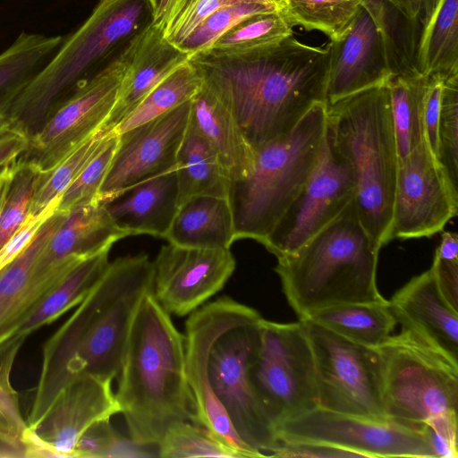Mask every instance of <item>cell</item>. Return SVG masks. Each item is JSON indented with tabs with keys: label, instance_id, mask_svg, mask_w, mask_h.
I'll return each mask as SVG.
<instances>
[{
	"label": "cell",
	"instance_id": "cell-1",
	"mask_svg": "<svg viewBox=\"0 0 458 458\" xmlns=\"http://www.w3.org/2000/svg\"><path fill=\"white\" fill-rule=\"evenodd\" d=\"M261 318L239 323L237 306L219 298L191 313L183 335L196 424L245 458L271 457L279 442L250 375Z\"/></svg>",
	"mask_w": 458,
	"mask_h": 458
},
{
	"label": "cell",
	"instance_id": "cell-2",
	"mask_svg": "<svg viewBox=\"0 0 458 458\" xmlns=\"http://www.w3.org/2000/svg\"><path fill=\"white\" fill-rule=\"evenodd\" d=\"M329 57V42L313 47L290 35L243 55L198 53L189 60L255 149L288 134L315 105L326 103Z\"/></svg>",
	"mask_w": 458,
	"mask_h": 458
},
{
	"label": "cell",
	"instance_id": "cell-3",
	"mask_svg": "<svg viewBox=\"0 0 458 458\" xmlns=\"http://www.w3.org/2000/svg\"><path fill=\"white\" fill-rule=\"evenodd\" d=\"M147 254L109 262L73 313L43 347L42 369L28 427L35 428L58 393L83 375L113 381L119 375L131 327L144 296L153 292Z\"/></svg>",
	"mask_w": 458,
	"mask_h": 458
},
{
	"label": "cell",
	"instance_id": "cell-4",
	"mask_svg": "<svg viewBox=\"0 0 458 458\" xmlns=\"http://www.w3.org/2000/svg\"><path fill=\"white\" fill-rule=\"evenodd\" d=\"M114 394L129 437L157 448L166 430L181 421L196 423L187 381L184 336L153 292L134 316Z\"/></svg>",
	"mask_w": 458,
	"mask_h": 458
},
{
	"label": "cell",
	"instance_id": "cell-5",
	"mask_svg": "<svg viewBox=\"0 0 458 458\" xmlns=\"http://www.w3.org/2000/svg\"><path fill=\"white\" fill-rule=\"evenodd\" d=\"M327 140L352 171L359 220L380 250L391 241L399 164L386 83L327 105Z\"/></svg>",
	"mask_w": 458,
	"mask_h": 458
},
{
	"label": "cell",
	"instance_id": "cell-6",
	"mask_svg": "<svg viewBox=\"0 0 458 458\" xmlns=\"http://www.w3.org/2000/svg\"><path fill=\"white\" fill-rule=\"evenodd\" d=\"M379 250L361 225L354 202L275 271L299 320L344 303H386L377 283Z\"/></svg>",
	"mask_w": 458,
	"mask_h": 458
},
{
	"label": "cell",
	"instance_id": "cell-7",
	"mask_svg": "<svg viewBox=\"0 0 458 458\" xmlns=\"http://www.w3.org/2000/svg\"><path fill=\"white\" fill-rule=\"evenodd\" d=\"M327 140V104L315 105L286 135L254 150L253 165L231 182L235 241L265 242L315 165Z\"/></svg>",
	"mask_w": 458,
	"mask_h": 458
},
{
	"label": "cell",
	"instance_id": "cell-8",
	"mask_svg": "<svg viewBox=\"0 0 458 458\" xmlns=\"http://www.w3.org/2000/svg\"><path fill=\"white\" fill-rule=\"evenodd\" d=\"M143 13L142 0H99L7 107L10 128L27 140L36 134L89 69L137 32Z\"/></svg>",
	"mask_w": 458,
	"mask_h": 458
},
{
	"label": "cell",
	"instance_id": "cell-9",
	"mask_svg": "<svg viewBox=\"0 0 458 458\" xmlns=\"http://www.w3.org/2000/svg\"><path fill=\"white\" fill-rule=\"evenodd\" d=\"M382 362V403L388 420L429 424L457 417L458 364L409 332L378 348Z\"/></svg>",
	"mask_w": 458,
	"mask_h": 458
},
{
	"label": "cell",
	"instance_id": "cell-10",
	"mask_svg": "<svg viewBox=\"0 0 458 458\" xmlns=\"http://www.w3.org/2000/svg\"><path fill=\"white\" fill-rule=\"evenodd\" d=\"M250 375L275 428L318 407L313 354L300 320L284 324L260 319Z\"/></svg>",
	"mask_w": 458,
	"mask_h": 458
},
{
	"label": "cell",
	"instance_id": "cell-11",
	"mask_svg": "<svg viewBox=\"0 0 458 458\" xmlns=\"http://www.w3.org/2000/svg\"><path fill=\"white\" fill-rule=\"evenodd\" d=\"M315 365L318 407L370 420H388L382 403V362L377 348L300 320Z\"/></svg>",
	"mask_w": 458,
	"mask_h": 458
},
{
	"label": "cell",
	"instance_id": "cell-12",
	"mask_svg": "<svg viewBox=\"0 0 458 458\" xmlns=\"http://www.w3.org/2000/svg\"><path fill=\"white\" fill-rule=\"evenodd\" d=\"M140 38L141 30L133 35L114 59L81 81L28 140L18 159L31 164L41 173L47 172L97 132L114 107Z\"/></svg>",
	"mask_w": 458,
	"mask_h": 458
},
{
	"label": "cell",
	"instance_id": "cell-13",
	"mask_svg": "<svg viewBox=\"0 0 458 458\" xmlns=\"http://www.w3.org/2000/svg\"><path fill=\"white\" fill-rule=\"evenodd\" d=\"M278 440L307 441L361 457L437 458L426 424L377 420L318 407L276 428Z\"/></svg>",
	"mask_w": 458,
	"mask_h": 458
},
{
	"label": "cell",
	"instance_id": "cell-14",
	"mask_svg": "<svg viewBox=\"0 0 458 458\" xmlns=\"http://www.w3.org/2000/svg\"><path fill=\"white\" fill-rule=\"evenodd\" d=\"M354 195L350 167L326 140L310 175L262 245L276 259L294 252L336 219Z\"/></svg>",
	"mask_w": 458,
	"mask_h": 458
},
{
	"label": "cell",
	"instance_id": "cell-15",
	"mask_svg": "<svg viewBox=\"0 0 458 458\" xmlns=\"http://www.w3.org/2000/svg\"><path fill=\"white\" fill-rule=\"evenodd\" d=\"M458 189L425 140L399 160L390 239L430 237L457 215Z\"/></svg>",
	"mask_w": 458,
	"mask_h": 458
},
{
	"label": "cell",
	"instance_id": "cell-16",
	"mask_svg": "<svg viewBox=\"0 0 458 458\" xmlns=\"http://www.w3.org/2000/svg\"><path fill=\"white\" fill-rule=\"evenodd\" d=\"M191 100L122 134L98 199L106 204L135 185L176 169Z\"/></svg>",
	"mask_w": 458,
	"mask_h": 458
},
{
	"label": "cell",
	"instance_id": "cell-17",
	"mask_svg": "<svg viewBox=\"0 0 458 458\" xmlns=\"http://www.w3.org/2000/svg\"><path fill=\"white\" fill-rule=\"evenodd\" d=\"M120 409L112 381L83 375L65 386L34 429L23 435L25 457H75L78 441L96 422Z\"/></svg>",
	"mask_w": 458,
	"mask_h": 458
},
{
	"label": "cell",
	"instance_id": "cell-18",
	"mask_svg": "<svg viewBox=\"0 0 458 458\" xmlns=\"http://www.w3.org/2000/svg\"><path fill=\"white\" fill-rule=\"evenodd\" d=\"M154 265L153 294L169 314L192 313L220 292L235 269L230 249L164 245Z\"/></svg>",
	"mask_w": 458,
	"mask_h": 458
},
{
	"label": "cell",
	"instance_id": "cell-19",
	"mask_svg": "<svg viewBox=\"0 0 458 458\" xmlns=\"http://www.w3.org/2000/svg\"><path fill=\"white\" fill-rule=\"evenodd\" d=\"M329 43L327 105L383 85L392 75L383 34L362 5L344 33Z\"/></svg>",
	"mask_w": 458,
	"mask_h": 458
},
{
	"label": "cell",
	"instance_id": "cell-20",
	"mask_svg": "<svg viewBox=\"0 0 458 458\" xmlns=\"http://www.w3.org/2000/svg\"><path fill=\"white\" fill-rule=\"evenodd\" d=\"M403 330L458 364V310L446 300L431 267L388 301Z\"/></svg>",
	"mask_w": 458,
	"mask_h": 458
},
{
	"label": "cell",
	"instance_id": "cell-21",
	"mask_svg": "<svg viewBox=\"0 0 458 458\" xmlns=\"http://www.w3.org/2000/svg\"><path fill=\"white\" fill-rule=\"evenodd\" d=\"M123 78L113 109L101 129L109 133L165 77L189 60L184 52L168 43L151 21Z\"/></svg>",
	"mask_w": 458,
	"mask_h": 458
},
{
	"label": "cell",
	"instance_id": "cell-22",
	"mask_svg": "<svg viewBox=\"0 0 458 458\" xmlns=\"http://www.w3.org/2000/svg\"><path fill=\"white\" fill-rule=\"evenodd\" d=\"M105 205L129 236L165 238L179 208L176 169L148 179Z\"/></svg>",
	"mask_w": 458,
	"mask_h": 458
},
{
	"label": "cell",
	"instance_id": "cell-23",
	"mask_svg": "<svg viewBox=\"0 0 458 458\" xmlns=\"http://www.w3.org/2000/svg\"><path fill=\"white\" fill-rule=\"evenodd\" d=\"M129 236L110 216L98 200L65 212L63 221L42 250L34 271L41 272L71 256H89Z\"/></svg>",
	"mask_w": 458,
	"mask_h": 458
},
{
	"label": "cell",
	"instance_id": "cell-24",
	"mask_svg": "<svg viewBox=\"0 0 458 458\" xmlns=\"http://www.w3.org/2000/svg\"><path fill=\"white\" fill-rule=\"evenodd\" d=\"M190 121L216 150L232 182L250 173L253 148L229 109L204 84L191 100Z\"/></svg>",
	"mask_w": 458,
	"mask_h": 458
},
{
	"label": "cell",
	"instance_id": "cell-25",
	"mask_svg": "<svg viewBox=\"0 0 458 458\" xmlns=\"http://www.w3.org/2000/svg\"><path fill=\"white\" fill-rule=\"evenodd\" d=\"M106 249L80 260L39 306L0 345V360L15 358L21 345L32 332L57 319L76 307L88 294L107 267Z\"/></svg>",
	"mask_w": 458,
	"mask_h": 458
},
{
	"label": "cell",
	"instance_id": "cell-26",
	"mask_svg": "<svg viewBox=\"0 0 458 458\" xmlns=\"http://www.w3.org/2000/svg\"><path fill=\"white\" fill-rule=\"evenodd\" d=\"M169 243L196 249H230L235 241L227 198L196 196L182 203L165 237Z\"/></svg>",
	"mask_w": 458,
	"mask_h": 458
},
{
	"label": "cell",
	"instance_id": "cell-27",
	"mask_svg": "<svg viewBox=\"0 0 458 458\" xmlns=\"http://www.w3.org/2000/svg\"><path fill=\"white\" fill-rule=\"evenodd\" d=\"M179 206L196 196L227 198L231 179L208 140L189 121L176 164Z\"/></svg>",
	"mask_w": 458,
	"mask_h": 458
},
{
	"label": "cell",
	"instance_id": "cell-28",
	"mask_svg": "<svg viewBox=\"0 0 458 458\" xmlns=\"http://www.w3.org/2000/svg\"><path fill=\"white\" fill-rule=\"evenodd\" d=\"M307 319L371 348L382 345L390 337L397 323L388 301L334 305L311 313Z\"/></svg>",
	"mask_w": 458,
	"mask_h": 458
},
{
	"label": "cell",
	"instance_id": "cell-29",
	"mask_svg": "<svg viewBox=\"0 0 458 458\" xmlns=\"http://www.w3.org/2000/svg\"><path fill=\"white\" fill-rule=\"evenodd\" d=\"M61 36L21 32L0 54V114L49 60L62 43Z\"/></svg>",
	"mask_w": 458,
	"mask_h": 458
},
{
	"label": "cell",
	"instance_id": "cell-30",
	"mask_svg": "<svg viewBox=\"0 0 458 458\" xmlns=\"http://www.w3.org/2000/svg\"><path fill=\"white\" fill-rule=\"evenodd\" d=\"M416 70L420 75L458 73V0H439L422 31Z\"/></svg>",
	"mask_w": 458,
	"mask_h": 458
},
{
	"label": "cell",
	"instance_id": "cell-31",
	"mask_svg": "<svg viewBox=\"0 0 458 458\" xmlns=\"http://www.w3.org/2000/svg\"><path fill=\"white\" fill-rule=\"evenodd\" d=\"M386 85L389 94L398 158L401 160L425 140L423 107L427 75H391Z\"/></svg>",
	"mask_w": 458,
	"mask_h": 458
},
{
	"label": "cell",
	"instance_id": "cell-32",
	"mask_svg": "<svg viewBox=\"0 0 458 458\" xmlns=\"http://www.w3.org/2000/svg\"><path fill=\"white\" fill-rule=\"evenodd\" d=\"M203 84L199 69L186 61L159 82L112 132L122 134L176 108L191 100Z\"/></svg>",
	"mask_w": 458,
	"mask_h": 458
},
{
	"label": "cell",
	"instance_id": "cell-33",
	"mask_svg": "<svg viewBox=\"0 0 458 458\" xmlns=\"http://www.w3.org/2000/svg\"><path fill=\"white\" fill-rule=\"evenodd\" d=\"M293 28L284 12L259 14L239 23L199 53L214 56L243 55L293 35Z\"/></svg>",
	"mask_w": 458,
	"mask_h": 458
},
{
	"label": "cell",
	"instance_id": "cell-34",
	"mask_svg": "<svg viewBox=\"0 0 458 458\" xmlns=\"http://www.w3.org/2000/svg\"><path fill=\"white\" fill-rule=\"evenodd\" d=\"M111 133H107L100 128L55 167L41 173L33 194L29 215H37L60 199L65 190L104 146Z\"/></svg>",
	"mask_w": 458,
	"mask_h": 458
},
{
	"label": "cell",
	"instance_id": "cell-35",
	"mask_svg": "<svg viewBox=\"0 0 458 458\" xmlns=\"http://www.w3.org/2000/svg\"><path fill=\"white\" fill-rule=\"evenodd\" d=\"M360 5V0H286L284 13L293 27L319 31L335 40L347 29Z\"/></svg>",
	"mask_w": 458,
	"mask_h": 458
},
{
	"label": "cell",
	"instance_id": "cell-36",
	"mask_svg": "<svg viewBox=\"0 0 458 458\" xmlns=\"http://www.w3.org/2000/svg\"><path fill=\"white\" fill-rule=\"evenodd\" d=\"M64 215V212L56 209L44 223L30 245L0 271V329L12 307L28 287L38 256Z\"/></svg>",
	"mask_w": 458,
	"mask_h": 458
},
{
	"label": "cell",
	"instance_id": "cell-37",
	"mask_svg": "<svg viewBox=\"0 0 458 458\" xmlns=\"http://www.w3.org/2000/svg\"><path fill=\"white\" fill-rule=\"evenodd\" d=\"M157 455L162 458H244L205 427L191 421L175 423L166 430L157 445Z\"/></svg>",
	"mask_w": 458,
	"mask_h": 458
},
{
	"label": "cell",
	"instance_id": "cell-38",
	"mask_svg": "<svg viewBox=\"0 0 458 458\" xmlns=\"http://www.w3.org/2000/svg\"><path fill=\"white\" fill-rule=\"evenodd\" d=\"M284 11L285 5L270 2H246L221 8L199 23L179 49L190 59L239 23L259 14Z\"/></svg>",
	"mask_w": 458,
	"mask_h": 458
},
{
	"label": "cell",
	"instance_id": "cell-39",
	"mask_svg": "<svg viewBox=\"0 0 458 458\" xmlns=\"http://www.w3.org/2000/svg\"><path fill=\"white\" fill-rule=\"evenodd\" d=\"M437 140L436 160L458 189V73L444 78Z\"/></svg>",
	"mask_w": 458,
	"mask_h": 458
},
{
	"label": "cell",
	"instance_id": "cell-40",
	"mask_svg": "<svg viewBox=\"0 0 458 458\" xmlns=\"http://www.w3.org/2000/svg\"><path fill=\"white\" fill-rule=\"evenodd\" d=\"M41 172L30 163L15 159L8 191L0 212V249L30 214Z\"/></svg>",
	"mask_w": 458,
	"mask_h": 458
},
{
	"label": "cell",
	"instance_id": "cell-41",
	"mask_svg": "<svg viewBox=\"0 0 458 458\" xmlns=\"http://www.w3.org/2000/svg\"><path fill=\"white\" fill-rule=\"evenodd\" d=\"M118 141V134L112 132L104 146L62 194L57 206L58 211L67 212L76 207L99 201V191L114 156Z\"/></svg>",
	"mask_w": 458,
	"mask_h": 458
},
{
	"label": "cell",
	"instance_id": "cell-42",
	"mask_svg": "<svg viewBox=\"0 0 458 458\" xmlns=\"http://www.w3.org/2000/svg\"><path fill=\"white\" fill-rule=\"evenodd\" d=\"M153 450L154 447L141 445L130 437L121 436L113 428L109 419L96 422L86 430L77 443L74 454L81 458L157 456Z\"/></svg>",
	"mask_w": 458,
	"mask_h": 458
},
{
	"label": "cell",
	"instance_id": "cell-43",
	"mask_svg": "<svg viewBox=\"0 0 458 458\" xmlns=\"http://www.w3.org/2000/svg\"><path fill=\"white\" fill-rule=\"evenodd\" d=\"M246 2H270L286 6V0H188L174 21L162 31L164 38L179 47L208 16L230 5Z\"/></svg>",
	"mask_w": 458,
	"mask_h": 458
},
{
	"label": "cell",
	"instance_id": "cell-44",
	"mask_svg": "<svg viewBox=\"0 0 458 458\" xmlns=\"http://www.w3.org/2000/svg\"><path fill=\"white\" fill-rule=\"evenodd\" d=\"M449 303L458 310V243L453 239L440 242L431 266Z\"/></svg>",
	"mask_w": 458,
	"mask_h": 458
},
{
	"label": "cell",
	"instance_id": "cell-45",
	"mask_svg": "<svg viewBox=\"0 0 458 458\" xmlns=\"http://www.w3.org/2000/svg\"><path fill=\"white\" fill-rule=\"evenodd\" d=\"M60 199L37 215H29L0 249V271L18 257L32 242L44 223L56 210Z\"/></svg>",
	"mask_w": 458,
	"mask_h": 458
},
{
	"label": "cell",
	"instance_id": "cell-46",
	"mask_svg": "<svg viewBox=\"0 0 458 458\" xmlns=\"http://www.w3.org/2000/svg\"><path fill=\"white\" fill-rule=\"evenodd\" d=\"M271 457L352 458L361 456L354 452L321 443L279 440Z\"/></svg>",
	"mask_w": 458,
	"mask_h": 458
},
{
	"label": "cell",
	"instance_id": "cell-47",
	"mask_svg": "<svg viewBox=\"0 0 458 458\" xmlns=\"http://www.w3.org/2000/svg\"><path fill=\"white\" fill-rule=\"evenodd\" d=\"M407 19L425 29L439 0H387Z\"/></svg>",
	"mask_w": 458,
	"mask_h": 458
},
{
	"label": "cell",
	"instance_id": "cell-48",
	"mask_svg": "<svg viewBox=\"0 0 458 458\" xmlns=\"http://www.w3.org/2000/svg\"><path fill=\"white\" fill-rule=\"evenodd\" d=\"M360 4L369 13L379 28L384 13L390 3L387 0H360Z\"/></svg>",
	"mask_w": 458,
	"mask_h": 458
},
{
	"label": "cell",
	"instance_id": "cell-49",
	"mask_svg": "<svg viewBox=\"0 0 458 458\" xmlns=\"http://www.w3.org/2000/svg\"><path fill=\"white\" fill-rule=\"evenodd\" d=\"M13 161L0 167V212L12 178Z\"/></svg>",
	"mask_w": 458,
	"mask_h": 458
},
{
	"label": "cell",
	"instance_id": "cell-50",
	"mask_svg": "<svg viewBox=\"0 0 458 458\" xmlns=\"http://www.w3.org/2000/svg\"><path fill=\"white\" fill-rule=\"evenodd\" d=\"M187 2L188 0H177L171 11L166 14V16L157 28L163 31L178 15Z\"/></svg>",
	"mask_w": 458,
	"mask_h": 458
},
{
	"label": "cell",
	"instance_id": "cell-51",
	"mask_svg": "<svg viewBox=\"0 0 458 458\" xmlns=\"http://www.w3.org/2000/svg\"><path fill=\"white\" fill-rule=\"evenodd\" d=\"M13 130L10 128L9 122L4 114H0V140Z\"/></svg>",
	"mask_w": 458,
	"mask_h": 458
},
{
	"label": "cell",
	"instance_id": "cell-52",
	"mask_svg": "<svg viewBox=\"0 0 458 458\" xmlns=\"http://www.w3.org/2000/svg\"><path fill=\"white\" fill-rule=\"evenodd\" d=\"M147 1L150 6L151 13L153 14L157 11L160 0H147Z\"/></svg>",
	"mask_w": 458,
	"mask_h": 458
}]
</instances>
